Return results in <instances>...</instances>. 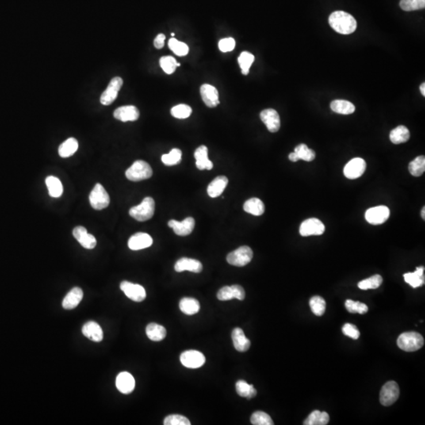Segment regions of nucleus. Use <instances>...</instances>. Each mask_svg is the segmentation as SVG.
I'll return each instance as SVG.
<instances>
[{
    "label": "nucleus",
    "instance_id": "f257e3e1",
    "mask_svg": "<svg viewBox=\"0 0 425 425\" xmlns=\"http://www.w3.org/2000/svg\"><path fill=\"white\" fill-rule=\"evenodd\" d=\"M328 21L330 26L340 34H351L357 28L355 18L350 13L342 10L333 12L330 15Z\"/></svg>",
    "mask_w": 425,
    "mask_h": 425
},
{
    "label": "nucleus",
    "instance_id": "f03ea898",
    "mask_svg": "<svg viewBox=\"0 0 425 425\" xmlns=\"http://www.w3.org/2000/svg\"><path fill=\"white\" fill-rule=\"evenodd\" d=\"M397 344L401 350L407 352H414L422 348V346L425 344V340L420 333L409 331L399 335Z\"/></svg>",
    "mask_w": 425,
    "mask_h": 425
},
{
    "label": "nucleus",
    "instance_id": "7ed1b4c3",
    "mask_svg": "<svg viewBox=\"0 0 425 425\" xmlns=\"http://www.w3.org/2000/svg\"><path fill=\"white\" fill-rule=\"evenodd\" d=\"M155 211V203L152 198H145L139 205L131 208L129 211L130 216L136 219L138 221H146L154 216Z\"/></svg>",
    "mask_w": 425,
    "mask_h": 425
},
{
    "label": "nucleus",
    "instance_id": "20e7f679",
    "mask_svg": "<svg viewBox=\"0 0 425 425\" xmlns=\"http://www.w3.org/2000/svg\"><path fill=\"white\" fill-rule=\"evenodd\" d=\"M153 170L151 166L144 161L139 160L134 162L131 167L125 172L127 179L131 181H140L147 180L152 177Z\"/></svg>",
    "mask_w": 425,
    "mask_h": 425
},
{
    "label": "nucleus",
    "instance_id": "39448f33",
    "mask_svg": "<svg viewBox=\"0 0 425 425\" xmlns=\"http://www.w3.org/2000/svg\"><path fill=\"white\" fill-rule=\"evenodd\" d=\"M89 201L93 209L101 211L109 206V196L102 185L96 184L89 196Z\"/></svg>",
    "mask_w": 425,
    "mask_h": 425
},
{
    "label": "nucleus",
    "instance_id": "423d86ee",
    "mask_svg": "<svg viewBox=\"0 0 425 425\" xmlns=\"http://www.w3.org/2000/svg\"><path fill=\"white\" fill-rule=\"evenodd\" d=\"M252 258L253 251L251 248L247 246H243L228 254L227 262L234 266L243 267L250 263Z\"/></svg>",
    "mask_w": 425,
    "mask_h": 425
},
{
    "label": "nucleus",
    "instance_id": "0eeeda50",
    "mask_svg": "<svg viewBox=\"0 0 425 425\" xmlns=\"http://www.w3.org/2000/svg\"><path fill=\"white\" fill-rule=\"evenodd\" d=\"M399 387L395 381L386 383L380 391V402L384 407H389L393 405L399 399Z\"/></svg>",
    "mask_w": 425,
    "mask_h": 425
},
{
    "label": "nucleus",
    "instance_id": "6e6552de",
    "mask_svg": "<svg viewBox=\"0 0 425 425\" xmlns=\"http://www.w3.org/2000/svg\"><path fill=\"white\" fill-rule=\"evenodd\" d=\"M365 219L373 225L384 224L390 216V210L385 206L373 207L365 212Z\"/></svg>",
    "mask_w": 425,
    "mask_h": 425
},
{
    "label": "nucleus",
    "instance_id": "1a4fd4ad",
    "mask_svg": "<svg viewBox=\"0 0 425 425\" xmlns=\"http://www.w3.org/2000/svg\"><path fill=\"white\" fill-rule=\"evenodd\" d=\"M123 85V80L120 77H113L109 83L107 88L103 93L100 102L103 105L109 106L117 99L119 91Z\"/></svg>",
    "mask_w": 425,
    "mask_h": 425
},
{
    "label": "nucleus",
    "instance_id": "9d476101",
    "mask_svg": "<svg viewBox=\"0 0 425 425\" xmlns=\"http://www.w3.org/2000/svg\"><path fill=\"white\" fill-rule=\"evenodd\" d=\"M324 231V224L318 218L307 219L302 223L299 228V233L305 237L311 235H320Z\"/></svg>",
    "mask_w": 425,
    "mask_h": 425
},
{
    "label": "nucleus",
    "instance_id": "9b49d317",
    "mask_svg": "<svg viewBox=\"0 0 425 425\" xmlns=\"http://www.w3.org/2000/svg\"><path fill=\"white\" fill-rule=\"evenodd\" d=\"M181 362L189 369H198L205 364L206 357L197 350H187L181 354Z\"/></svg>",
    "mask_w": 425,
    "mask_h": 425
},
{
    "label": "nucleus",
    "instance_id": "f8f14e48",
    "mask_svg": "<svg viewBox=\"0 0 425 425\" xmlns=\"http://www.w3.org/2000/svg\"><path fill=\"white\" fill-rule=\"evenodd\" d=\"M120 290L125 296L132 301L139 303L146 299V291L139 284H132L128 281H122L120 284Z\"/></svg>",
    "mask_w": 425,
    "mask_h": 425
},
{
    "label": "nucleus",
    "instance_id": "ddd939ff",
    "mask_svg": "<svg viewBox=\"0 0 425 425\" xmlns=\"http://www.w3.org/2000/svg\"><path fill=\"white\" fill-rule=\"evenodd\" d=\"M366 170V162L363 158H353L345 166L343 173L346 178L354 180L363 175Z\"/></svg>",
    "mask_w": 425,
    "mask_h": 425
},
{
    "label": "nucleus",
    "instance_id": "4468645a",
    "mask_svg": "<svg viewBox=\"0 0 425 425\" xmlns=\"http://www.w3.org/2000/svg\"><path fill=\"white\" fill-rule=\"evenodd\" d=\"M216 297L220 301H228L233 299L243 301L245 299V291L243 287L237 284L232 286H225L219 290Z\"/></svg>",
    "mask_w": 425,
    "mask_h": 425
},
{
    "label": "nucleus",
    "instance_id": "2eb2a0df",
    "mask_svg": "<svg viewBox=\"0 0 425 425\" xmlns=\"http://www.w3.org/2000/svg\"><path fill=\"white\" fill-rule=\"evenodd\" d=\"M260 117L269 132H278L281 128V118L277 110L273 109H264L260 113Z\"/></svg>",
    "mask_w": 425,
    "mask_h": 425
},
{
    "label": "nucleus",
    "instance_id": "dca6fc26",
    "mask_svg": "<svg viewBox=\"0 0 425 425\" xmlns=\"http://www.w3.org/2000/svg\"><path fill=\"white\" fill-rule=\"evenodd\" d=\"M73 234L82 247L92 250L96 247L97 241L94 235L88 233L86 228L83 226H77L73 231Z\"/></svg>",
    "mask_w": 425,
    "mask_h": 425
},
{
    "label": "nucleus",
    "instance_id": "f3484780",
    "mask_svg": "<svg viewBox=\"0 0 425 425\" xmlns=\"http://www.w3.org/2000/svg\"><path fill=\"white\" fill-rule=\"evenodd\" d=\"M200 94L202 99L204 100V104L208 107H216V106L220 104L219 101L218 92L215 87L212 85L205 84L201 86L200 89Z\"/></svg>",
    "mask_w": 425,
    "mask_h": 425
},
{
    "label": "nucleus",
    "instance_id": "a211bd4d",
    "mask_svg": "<svg viewBox=\"0 0 425 425\" xmlns=\"http://www.w3.org/2000/svg\"><path fill=\"white\" fill-rule=\"evenodd\" d=\"M168 225L173 228V231L177 235L186 236L190 235L195 228V220L193 217H187L183 221H177L171 220L168 223Z\"/></svg>",
    "mask_w": 425,
    "mask_h": 425
},
{
    "label": "nucleus",
    "instance_id": "6ab92c4d",
    "mask_svg": "<svg viewBox=\"0 0 425 425\" xmlns=\"http://www.w3.org/2000/svg\"><path fill=\"white\" fill-rule=\"evenodd\" d=\"M136 386L135 379L128 372L119 373L116 379V387L120 393L128 395L132 393Z\"/></svg>",
    "mask_w": 425,
    "mask_h": 425
},
{
    "label": "nucleus",
    "instance_id": "aec40b11",
    "mask_svg": "<svg viewBox=\"0 0 425 425\" xmlns=\"http://www.w3.org/2000/svg\"><path fill=\"white\" fill-rule=\"evenodd\" d=\"M113 117L123 122L135 121L139 118V111L134 106H124L115 109Z\"/></svg>",
    "mask_w": 425,
    "mask_h": 425
},
{
    "label": "nucleus",
    "instance_id": "412c9836",
    "mask_svg": "<svg viewBox=\"0 0 425 425\" xmlns=\"http://www.w3.org/2000/svg\"><path fill=\"white\" fill-rule=\"evenodd\" d=\"M153 239L151 235L143 232L134 234L128 240V247L132 250H139L151 247Z\"/></svg>",
    "mask_w": 425,
    "mask_h": 425
},
{
    "label": "nucleus",
    "instance_id": "4be33fe9",
    "mask_svg": "<svg viewBox=\"0 0 425 425\" xmlns=\"http://www.w3.org/2000/svg\"><path fill=\"white\" fill-rule=\"evenodd\" d=\"M175 271L181 273L184 271H190L200 273L203 270V265L200 261L192 258H182L177 261L174 266Z\"/></svg>",
    "mask_w": 425,
    "mask_h": 425
},
{
    "label": "nucleus",
    "instance_id": "5701e85b",
    "mask_svg": "<svg viewBox=\"0 0 425 425\" xmlns=\"http://www.w3.org/2000/svg\"><path fill=\"white\" fill-rule=\"evenodd\" d=\"M82 333L85 336L93 342H101L104 339V331L98 323L89 321L82 327Z\"/></svg>",
    "mask_w": 425,
    "mask_h": 425
},
{
    "label": "nucleus",
    "instance_id": "b1692460",
    "mask_svg": "<svg viewBox=\"0 0 425 425\" xmlns=\"http://www.w3.org/2000/svg\"><path fill=\"white\" fill-rule=\"evenodd\" d=\"M195 158L196 160V166L199 170H211L213 167V164L208 158V148L204 145H202L196 149Z\"/></svg>",
    "mask_w": 425,
    "mask_h": 425
},
{
    "label": "nucleus",
    "instance_id": "393cba45",
    "mask_svg": "<svg viewBox=\"0 0 425 425\" xmlns=\"http://www.w3.org/2000/svg\"><path fill=\"white\" fill-rule=\"evenodd\" d=\"M83 291L80 288H74L66 295L62 301V307L66 310H73L79 305L83 299Z\"/></svg>",
    "mask_w": 425,
    "mask_h": 425
},
{
    "label": "nucleus",
    "instance_id": "a878e982",
    "mask_svg": "<svg viewBox=\"0 0 425 425\" xmlns=\"http://www.w3.org/2000/svg\"><path fill=\"white\" fill-rule=\"evenodd\" d=\"M231 339L235 350L239 352H245L249 350L250 341L247 339L243 330L240 327H235L231 333Z\"/></svg>",
    "mask_w": 425,
    "mask_h": 425
},
{
    "label": "nucleus",
    "instance_id": "bb28decb",
    "mask_svg": "<svg viewBox=\"0 0 425 425\" xmlns=\"http://www.w3.org/2000/svg\"><path fill=\"white\" fill-rule=\"evenodd\" d=\"M228 180L224 176H219L210 184L207 188V193L211 198H216L223 193L228 185Z\"/></svg>",
    "mask_w": 425,
    "mask_h": 425
},
{
    "label": "nucleus",
    "instance_id": "cd10ccee",
    "mask_svg": "<svg viewBox=\"0 0 425 425\" xmlns=\"http://www.w3.org/2000/svg\"><path fill=\"white\" fill-rule=\"evenodd\" d=\"M424 272H425V267L420 266L417 268L416 271L414 273H405L403 276L405 281L414 288L423 286L425 281Z\"/></svg>",
    "mask_w": 425,
    "mask_h": 425
},
{
    "label": "nucleus",
    "instance_id": "c85d7f7f",
    "mask_svg": "<svg viewBox=\"0 0 425 425\" xmlns=\"http://www.w3.org/2000/svg\"><path fill=\"white\" fill-rule=\"evenodd\" d=\"M146 334L151 340L158 342L166 338V330L163 326L158 323H151L146 327Z\"/></svg>",
    "mask_w": 425,
    "mask_h": 425
},
{
    "label": "nucleus",
    "instance_id": "c756f323",
    "mask_svg": "<svg viewBox=\"0 0 425 425\" xmlns=\"http://www.w3.org/2000/svg\"><path fill=\"white\" fill-rule=\"evenodd\" d=\"M243 210L254 216H261L265 212V205L262 200L257 198H252L246 201L243 205Z\"/></svg>",
    "mask_w": 425,
    "mask_h": 425
},
{
    "label": "nucleus",
    "instance_id": "7c9ffc66",
    "mask_svg": "<svg viewBox=\"0 0 425 425\" xmlns=\"http://www.w3.org/2000/svg\"><path fill=\"white\" fill-rule=\"evenodd\" d=\"M410 138V131L404 125H399L397 128H394L390 133V139L394 144L406 143Z\"/></svg>",
    "mask_w": 425,
    "mask_h": 425
},
{
    "label": "nucleus",
    "instance_id": "2f4dec72",
    "mask_svg": "<svg viewBox=\"0 0 425 425\" xmlns=\"http://www.w3.org/2000/svg\"><path fill=\"white\" fill-rule=\"evenodd\" d=\"M331 109L335 113L347 115L354 113L355 106L346 100H337L331 103Z\"/></svg>",
    "mask_w": 425,
    "mask_h": 425
},
{
    "label": "nucleus",
    "instance_id": "473e14b6",
    "mask_svg": "<svg viewBox=\"0 0 425 425\" xmlns=\"http://www.w3.org/2000/svg\"><path fill=\"white\" fill-rule=\"evenodd\" d=\"M180 309L185 315H194L200 310V304L197 299L184 298L180 302Z\"/></svg>",
    "mask_w": 425,
    "mask_h": 425
},
{
    "label": "nucleus",
    "instance_id": "72a5a7b5",
    "mask_svg": "<svg viewBox=\"0 0 425 425\" xmlns=\"http://www.w3.org/2000/svg\"><path fill=\"white\" fill-rule=\"evenodd\" d=\"M329 422V415L319 410L313 411L303 422L304 425H326Z\"/></svg>",
    "mask_w": 425,
    "mask_h": 425
},
{
    "label": "nucleus",
    "instance_id": "f704fd0d",
    "mask_svg": "<svg viewBox=\"0 0 425 425\" xmlns=\"http://www.w3.org/2000/svg\"><path fill=\"white\" fill-rule=\"evenodd\" d=\"M46 185L48 188V192L51 197L59 198L62 196L63 192V187L60 180L57 177L50 176L46 178Z\"/></svg>",
    "mask_w": 425,
    "mask_h": 425
},
{
    "label": "nucleus",
    "instance_id": "c9c22d12",
    "mask_svg": "<svg viewBox=\"0 0 425 425\" xmlns=\"http://www.w3.org/2000/svg\"><path fill=\"white\" fill-rule=\"evenodd\" d=\"M78 149V142L75 138H69L59 146V154L62 158L72 156Z\"/></svg>",
    "mask_w": 425,
    "mask_h": 425
},
{
    "label": "nucleus",
    "instance_id": "e433bc0d",
    "mask_svg": "<svg viewBox=\"0 0 425 425\" xmlns=\"http://www.w3.org/2000/svg\"><path fill=\"white\" fill-rule=\"evenodd\" d=\"M235 389L238 395L241 397L252 399L257 395V391L252 384H248L244 380H239L235 384Z\"/></svg>",
    "mask_w": 425,
    "mask_h": 425
},
{
    "label": "nucleus",
    "instance_id": "4c0bfd02",
    "mask_svg": "<svg viewBox=\"0 0 425 425\" xmlns=\"http://www.w3.org/2000/svg\"><path fill=\"white\" fill-rule=\"evenodd\" d=\"M409 171L414 177H421L425 171V158L423 155L417 157L409 165Z\"/></svg>",
    "mask_w": 425,
    "mask_h": 425
},
{
    "label": "nucleus",
    "instance_id": "58836bf2",
    "mask_svg": "<svg viewBox=\"0 0 425 425\" xmlns=\"http://www.w3.org/2000/svg\"><path fill=\"white\" fill-rule=\"evenodd\" d=\"M254 61V56L251 53L247 52V51H243L241 53L239 58H238V62H239V66H240L242 74L243 75H247L250 71V66L253 64Z\"/></svg>",
    "mask_w": 425,
    "mask_h": 425
},
{
    "label": "nucleus",
    "instance_id": "ea45409f",
    "mask_svg": "<svg viewBox=\"0 0 425 425\" xmlns=\"http://www.w3.org/2000/svg\"><path fill=\"white\" fill-rule=\"evenodd\" d=\"M310 306L313 314L316 316L320 317L324 314L326 310L325 300L320 296H314L310 300Z\"/></svg>",
    "mask_w": 425,
    "mask_h": 425
},
{
    "label": "nucleus",
    "instance_id": "a19ab883",
    "mask_svg": "<svg viewBox=\"0 0 425 425\" xmlns=\"http://www.w3.org/2000/svg\"><path fill=\"white\" fill-rule=\"evenodd\" d=\"M182 159V152L180 149L173 148L169 154H163L162 161L166 166H173L180 163Z\"/></svg>",
    "mask_w": 425,
    "mask_h": 425
},
{
    "label": "nucleus",
    "instance_id": "79ce46f5",
    "mask_svg": "<svg viewBox=\"0 0 425 425\" xmlns=\"http://www.w3.org/2000/svg\"><path fill=\"white\" fill-rule=\"evenodd\" d=\"M383 278L380 275H374L373 277L365 279L358 283L357 286L361 290L376 289L382 284Z\"/></svg>",
    "mask_w": 425,
    "mask_h": 425
},
{
    "label": "nucleus",
    "instance_id": "37998d69",
    "mask_svg": "<svg viewBox=\"0 0 425 425\" xmlns=\"http://www.w3.org/2000/svg\"><path fill=\"white\" fill-rule=\"evenodd\" d=\"M295 152L297 154L299 159L306 161V162H312L316 158V154L312 149L309 148L307 145L304 143L299 144L295 148Z\"/></svg>",
    "mask_w": 425,
    "mask_h": 425
},
{
    "label": "nucleus",
    "instance_id": "c03bdc74",
    "mask_svg": "<svg viewBox=\"0 0 425 425\" xmlns=\"http://www.w3.org/2000/svg\"><path fill=\"white\" fill-rule=\"evenodd\" d=\"M169 47L173 53L178 56H185L189 52V47L186 43L179 41L175 38H172L169 41Z\"/></svg>",
    "mask_w": 425,
    "mask_h": 425
},
{
    "label": "nucleus",
    "instance_id": "a18cd8bd",
    "mask_svg": "<svg viewBox=\"0 0 425 425\" xmlns=\"http://www.w3.org/2000/svg\"><path fill=\"white\" fill-rule=\"evenodd\" d=\"M250 422L254 425H273L271 417L266 413L262 411H257L252 414L250 418Z\"/></svg>",
    "mask_w": 425,
    "mask_h": 425
},
{
    "label": "nucleus",
    "instance_id": "49530a36",
    "mask_svg": "<svg viewBox=\"0 0 425 425\" xmlns=\"http://www.w3.org/2000/svg\"><path fill=\"white\" fill-rule=\"evenodd\" d=\"M345 307L348 312L351 314H359V315H365L369 311L367 305L360 302H354L353 300H346L345 302Z\"/></svg>",
    "mask_w": 425,
    "mask_h": 425
},
{
    "label": "nucleus",
    "instance_id": "de8ad7c7",
    "mask_svg": "<svg viewBox=\"0 0 425 425\" xmlns=\"http://www.w3.org/2000/svg\"><path fill=\"white\" fill-rule=\"evenodd\" d=\"M400 6L405 11H414L425 7V0H401Z\"/></svg>",
    "mask_w": 425,
    "mask_h": 425
},
{
    "label": "nucleus",
    "instance_id": "09e8293b",
    "mask_svg": "<svg viewBox=\"0 0 425 425\" xmlns=\"http://www.w3.org/2000/svg\"><path fill=\"white\" fill-rule=\"evenodd\" d=\"M192 112V108L185 104H179L171 109V114L173 117L178 119L188 118V117H190Z\"/></svg>",
    "mask_w": 425,
    "mask_h": 425
},
{
    "label": "nucleus",
    "instance_id": "8fccbe9b",
    "mask_svg": "<svg viewBox=\"0 0 425 425\" xmlns=\"http://www.w3.org/2000/svg\"><path fill=\"white\" fill-rule=\"evenodd\" d=\"M177 63V60L172 56H164L160 59L161 67L167 74H172L175 72Z\"/></svg>",
    "mask_w": 425,
    "mask_h": 425
},
{
    "label": "nucleus",
    "instance_id": "3c124183",
    "mask_svg": "<svg viewBox=\"0 0 425 425\" xmlns=\"http://www.w3.org/2000/svg\"><path fill=\"white\" fill-rule=\"evenodd\" d=\"M165 425H190L188 418L182 415H170L164 420Z\"/></svg>",
    "mask_w": 425,
    "mask_h": 425
},
{
    "label": "nucleus",
    "instance_id": "603ef678",
    "mask_svg": "<svg viewBox=\"0 0 425 425\" xmlns=\"http://www.w3.org/2000/svg\"><path fill=\"white\" fill-rule=\"evenodd\" d=\"M235 47V40L231 37L222 39L218 43L219 49L221 52H230V51H233Z\"/></svg>",
    "mask_w": 425,
    "mask_h": 425
},
{
    "label": "nucleus",
    "instance_id": "864d4df0",
    "mask_svg": "<svg viewBox=\"0 0 425 425\" xmlns=\"http://www.w3.org/2000/svg\"><path fill=\"white\" fill-rule=\"evenodd\" d=\"M342 332L346 336H349L353 339H357L360 337V331L357 327L352 323H345L342 328Z\"/></svg>",
    "mask_w": 425,
    "mask_h": 425
},
{
    "label": "nucleus",
    "instance_id": "5fc2aeb1",
    "mask_svg": "<svg viewBox=\"0 0 425 425\" xmlns=\"http://www.w3.org/2000/svg\"><path fill=\"white\" fill-rule=\"evenodd\" d=\"M165 40H166L165 35L162 34V33L158 34L157 37L154 39V47H156L157 49H162L165 45Z\"/></svg>",
    "mask_w": 425,
    "mask_h": 425
},
{
    "label": "nucleus",
    "instance_id": "6e6d98bb",
    "mask_svg": "<svg viewBox=\"0 0 425 425\" xmlns=\"http://www.w3.org/2000/svg\"><path fill=\"white\" fill-rule=\"evenodd\" d=\"M288 158H289L290 160L293 162H298V161L300 160L299 156H298L297 154H296V152L291 153V154H289V157H288Z\"/></svg>",
    "mask_w": 425,
    "mask_h": 425
},
{
    "label": "nucleus",
    "instance_id": "4d7b16f0",
    "mask_svg": "<svg viewBox=\"0 0 425 425\" xmlns=\"http://www.w3.org/2000/svg\"><path fill=\"white\" fill-rule=\"evenodd\" d=\"M420 90H421V93L424 96H425V84L423 83L421 87H420Z\"/></svg>",
    "mask_w": 425,
    "mask_h": 425
},
{
    "label": "nucleus",
    "instance_id": "13d9d810",
    "mask_svg": "<svg viewBox=\"0 0 425 425\" xmlns=\"http://www.w3.org/2000/svg\"><path fill=\"white\" fill-rule=\"evenodd\" d=\"M425 207H423V209H422V218H423L424 220H425Z\"/></svg>",
    "mask_w": 425,
    "mask_h": 425
},
{
    "label": "nucleus",
    "instance_id": "bf43d9fd",
    "mask_svg": "<svg viewBox=\"0 0 425 425\" xmlns=\"http://www.w3.org/2000/svg\"><path fill=\"white\" fill-rule=\"evenodd\" d=\"M171 35H172V36H175V34H174V33H173V32H172Z\"/></svg>",
    "mask_w": 425,
    "mask_h": 425
}]
</instances>
